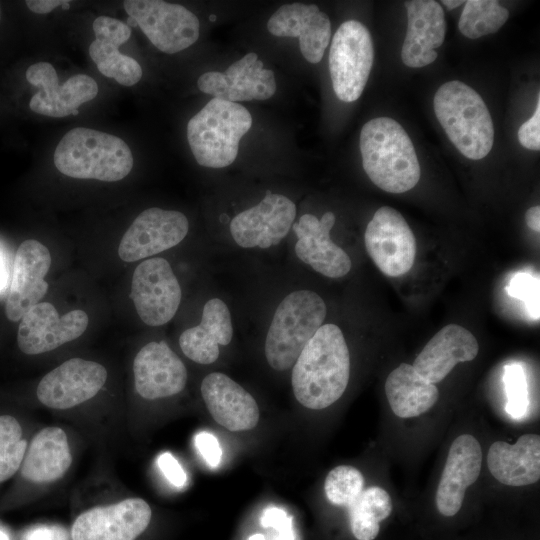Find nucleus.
Returning <instances> with one entry per match:
<instances>
[{
	"instance_id": "393cba45",
	"label": "nucleus",
	"mask_w": 540,
	"mask_h": 540,
	"mask_svg": "<svg viewBox=\"0 0 540 540\" xmlns=\"http://www.w3.org/2000/svg\"><path fill=\"white\" fill-rule=\"evenodd\" d=\"M479 344L466 328L449 324L439 330L414 360L413 367L430 383L442 381L460 362L475 359Z\"/></svg>"
},
{
	"instance_id": "6e6552de",
	"label": "nucleus",
	"mask_w": 540,
	"mask_h": 540,
	"mask_svg": "<svg viewBox=\"0 0 540 540\" xmlns=\"http://www.w3.org/2000/svg\"><path fill=\"white\" fill-rule=\"evenodd\" d=\"M123 7L150 42L168 54L180 52L199 37V20L182 5L161 0H126Z\"/></svg>"
},
{
	"instance_id": "c03bdc74",
	"label": "nucleus",
	"mask_w": 540,
	"mask_h": 540,
	"mask_svg": "<svg viewBox=\"0 0 540 540\" xmlns=\"http://www.w3.org/2000/svg\"><path fill=\"white\" fill-rule=\"evenodd\" d=\"M442 4H444L448 10H453L459 6H461L462 4H464L465 2L463 0H443L441 1Z\"/></svg>"
},
{
	"instance_id": "2f4dec72",
	"label": "nucleus",
	"mask_w": 540,
	"mask_h": 540,
	"mask_svg": "<svg viewBox=\"0 0 540 540\" xmlns=\"http://www.w3.org/2000/svg\"><path fill=\"white\" fill-rule=\"evenodd\" d=\"M464 4L458 28L469 39L496 33L509 17V11L498 1L468 0Z\"/></svg>"
},
{
	"instance_id": "72a5a7b5",
	"label": "nucleus",
	"mask_w": 540,
	"mask_h": 540,
	"mask_svg": "<svg viewBox=\"0 0 540 540\" xmlns=\"http://www.w3.org/2000/svg\"><path fill=\"white\" fill-rule=\"evenodd\" d=\"M363 485L364 478L358 469L340 465L328 473L324 490L333 505L349 507L363 491Z\"/></svg>"
},
{
	"instance_id": "f03ea898",
	"label": "nucleus",
	"mask_w": 540,
	"mask_h": 540,
	"mask_svg": "<svg viewBox=\"0 0 540 540\" xmlns=\"http://www.w3.org/2000/svg\"><path fill=\"white\" fill-rule=\"evenodd\" d=\"M360 152L364 171L386 192L404 193L420 179L414 145L403 127L392 118L377 117L364 124Z\"/></svg>"
},
{
	"instance_id": "6ab92c4d",
	"label": "nucleus",
	"mask_w": 540,
	"mask_h": 540,
	"mask_svg": "<svg viewBox=\"0 0 540 540\" xmlns=\"http://www.w3.org/2000/svg\"><path fill=\"white\" fill-rule=\"evenodd\" d=\"M335 220L332 212L324 213L321 219L304 214L292 225L298 238L295 244L297 257L316 272L330 278L343 277L352 267L348 254L330 238Z\"/></svg>"
},
{
	"instance_id": "cd10ccee",
	"label": "nucleus",
	"mask_w": 540,
	"mask_h": 540,
	"mask_svg": "<svg viewBox=\"0 0 540 540\" xmlns=\"http://www.w3.org/2000/svg\"><path fill=\"white\" fill-rule=\"evenodd\" d=\"M233 336L231 314L219 298H212L203 307L199 325L186 329L179 337L182 352L199 364H211L220 354L219 345H228Z\"/></svg>"
},
{
	"instance_id": "bb28decb",
	"label": "nucleus",
	"mask_w": 540,
	"mask_h": 540,
	"mask_svg": "<svg viewBox=\"0 0 540 540\" xmlns=\"http://www.w3.org/2000/svg\"><path fill=\"white\" fill-rule=\"evenodd\" d=\"M487 464L492 476L500 483L527 486L540 478V437L524 434L513 445L504 441L491 444Z\"/></svg>"
},
{
	"instance_id": "423d86ee",
	"label": "nucleus",
	"mask_w": 540,
	"mask_h": 540,
	"mask_svg": "<svg viewBox=\"0 0 540 540\" xmlns=\"http://www.w3.org/2000/svg\"><path fill=\"white\" fill-rule=\"evenodd\" d=\"M326 314V304L316 292L288 294L277 306L266 336L265 356L270 367L277 371L292 367Z\"/></svg>"
},
{
	"instance_id": "20e7f679",
	"label": "nucleus",
	"mask_w": 540,
	"mask_h": 540,
	"mask_svg": "<svg viewBox=\"0 0 540 540\" xmlns=\"http://www.w3.org/2000/svg\"><path fill=\"white\" fill-rule=\"evenodd\" d=\"M433 106L440 125L462 155L480 160L489 154L494 126L485 102L474 89L449 81L435 93Z\"/></svg>"
},
{
	"instance_id": "7ed1b4c3",
	"label": "nucleus",
	"mask_w": 540,
	"mask_h": 540,
	"mask_svg": "<svg viewBox=\"0 0 540 540\" xmlns=\"http://www.w3.org/2000/svg\"><path fill=\"white\" fill-rule=\"evenodd\" d=\"M53 160L66 176L105 182L125 178L133 167L132 152L123 139L84 127L71 129L62 137Z\"/></svg>"
},
{
	"instance_id": "f257e3e1",
	"label": "nucleus",
	"mask_w": 540,
	"mask_h": 540,
	"mask_svg": "<svg viewBox=\"0 0 540 540\" xmlns=\"http://www.w3.org/2000/svg\"><path fill=\"white\" fill-rule=\"evenodd\" d=\"M350 377V354L341 329L322 325L306 344L292 370V388L298 402L320 410L336 402Z\"/></svg>"
},
{
	"instance_id": "5701e85b",
	"label": "nucleus",
	"mask_w": 540,
	"mask_h": 540,
	"mask_svg": "<svg viewBox=\"0 0 540 540\" xmlns=\"http://www.w3.org/2000/svg\"><path fill=\"white\" fill-rule=\"evenodd\" d=\"M407 10V33L401 49L403 63L420 68L434 62L435 51L445 39L446 21L442 6L434 0H411L404 3Z\"/></svg>"
},
{
	"instance_id": "b1692460",
	"label": "nucleus",
	"mask_w": 540,
	"mask_h": 540,
	"mask_svg": "<svg viewBox=\"0 0 540 540\" xmlns=\"http://www.w3.org/2000/svg\"><path fill=\"white\" fill-rule=\"evenodd\" d=\"M201 394L213 419L226 429L246 431L257 425L260 414L255 399L226 374H208L201 383Z\"/></svg>"
},
{
	"instance_id": "7c9ffc66",
	"label": "nucleus",
	"mask_w": 540,
	"mask_h": 540,
	"mask_svg": "<svg viewBox=\"0 0 540 540\" xmlns=\"http://www.w3.org/2000/svg\"><path fill=\"white\" fill-rule=\"evenodd\" d=\"M350 527L358 540H374L380 530L379 523L392 511V500L384 489L372 486L348 507Z\"/></svg>"
},
{
	"instance_id": "4468645a",
	"label": "nucleus",
	"mask_w": 540,
	"mask_h": 540,
	"mask_svg": "<svg viewBox=\"0 0 540 540\" xmlns=\"http://www.w3.org/2000/svg\"><path fill=\"white\" fill-rule=\"evenodd\" d=\"M152 516L141 498H128L81 513L71 527L72 540H136L148 527Z\"/></svg>"
},
{
	"instance_id": "f704fd0d",
	"label": "nucleus",
	"mask_w": 540,
	"mask_h": 540,
	"mask_svg": "<svg viewBox=\"0 0 540 540\" xmlns=\"http://www.w3.org/2000/svg\"><path fill=\"white\" fill-rule=\"evenodd\" d=\"M504 386L507 395L506 411L520 419L527 413L529 405L528 385L523 367L518 364H508L504 367Z\"/></svg>"
},
{
	"instance_id": "a19ab883",
	"label": "nucleus",
	"mask_w": 540,
	"mask_h": 540,
	"mask_svg": "<svg viewBox=\"0 0 540 540\" xmlns=\"http://www.w3.org/2000/svg\"><path fill=\"white\" fill-rule=\"evenodd\" d=\"M66 0H28L27 7L35 13L46 14L64 4Z\"/></svg>"
},
{
	"instance_id": "37998d69",
	"label": "nucleus",
	"mask_w": 540,
	"mask_h": 540,
	"mask_svg": "<svg viewBox=\"0 0 540 540\" xmlns=\"http://www.w3.org/2000/svg\"><path fill=\"white\" fill-rule=\"evenodd\" d=\"M525 221L527 226L536 231H540V206H532L526 211Z\"/></svg>"
},
{
	"instance_id": "c85d7f7f",
	"label": "nucleus",
	"mask_w": 540,
	"mask_h": 540,
	"mask_svg": "<svg viewBox=\"0 0 540 540\" xmlns=\"http://www.w3.org/2000/svg\"><path fill=\"white\" fill-rule=\"evenodd\" d=\"M71 463L66 433L59 427H46L33 437L27 448L21 475L32 483H51L62 478Z\"/></svg>"
},
{
	"instance_id": "a878e982",
	"label": "nucleus",
	"mask_w": 540,
	"mask_h": 540,
	"mask_svg": "<svg viewBox=\"0 0 540 540\" xmlns=\"http://www.w3.org/2000/svg\"><path fill=\"white\" fill-rule=\"evenodd\" d=\"M92 28L95 39L89 46V55L99 72L123 86L139 82L142 77L140 64L119 51V46L131 36L130 27L118 19L100 16L94 20Z\"/></svg>"
},
{
	"instance_id": "a18cd8bd",
	"label": "nucleus",
	"mask_w": 540,
	"mask_h": 540,
	"mask_svg": "<svg viewBox=\"0 0 540 540\" xmlns=\"http://www.w3.org/2000/svg\"><path fill=\"white\" fill-rule=\"evenodd\" d=\"M248 540H266V539L261 534H255V535L250 536Z\"/></svg>"
},
{
	"instance_id": "4c0bfd02",
	"label": "nucleus",
	"mask_w": 540,
	"mask_h": 540,
	"mask_svg": "<svg viewBox=\"0 0 540 540\" xmlns=\"http://www.w3.org/2000/svg\"><path fill=\"white\" fill-rule=\"evenodd\" d=\"M195 445L197 450L211 467L219 465L222 456V450L217 438L210 432L202 431L195 436Z\"/></svg>"
},
{
	"instance_id": "2eb2a0df",
	"label": "nucleus",
	"mask_w": 540,
	"mask_h": 540,
	"mask_svg": "<svg viewBox=\"0 0 540 540\" xmlns=\"http://www.w3.org/2000/svg\"><path fill=\"white\" fill-rule=\"evenodd\" d=\"M107 376L103 365L72 358L41 379L36 395L47 407L69 409L93 398L105 384Z\"/></svg>"
},
{
	"instance_id": "f8f14e48",
	"label": "nucleus",
	"mask_w": 540,
	"mask_h": 540,
	"mask_svg": "<svg viewBox=\"0 0 540 540\" xmlns=\"http://www.w3.org/2000/svg\"><path fill=\"white\" fill-rule=\"evenodd\" d=\"M187 217L157 207L142 211L124 233L118 255L122 261L142 260L179 244L187 235Z\"/></svg>"
},
{
	"instance_id": "79ce46f5",
	"label": "nucleus",
	"mask_w": 540,
	"mask_h": 540,
	"mask_svg": "<svg viewBox=\"0 0 540 540\" xmlns=\"http://www.w3.org/2000/svg\"><path fill=\"white\" fill-rule=\"evenodd\" d=\"M9 269L7 256L0 246V293L6 290L8 286Z\"/></svg>"
},
{
	"instance_id": "c9c22d12",
	"label": "nucleus",
	"mask_w": 540,
	"mask_h": 540,
	"mask_svg": "<svg viewBox=\"0 0 540 540\" xmlns=\"http://www.w3.org/2000/svg\"><path fill=\"white\" fill-rule=\"evenodd\" d=\"M508 294L521 299L533 319H539V278L528 273H518L506 287Z\"/></svg>"
},
{
	"instance_id": "c756f323",
	"label": "nucleus",
	"mask_w": 540,
	"mask_h": 540,
	"mask_svg": "<svg viewBox=\"0 0 540 540\" xmlns=\"http://www.w3.org/2000/svg\"><path fill=\"white\" fill-rule=\"evenodd\" d=\"M385 394L391 410L400 418L417 417L427 412L439 398L436 385L407 363L400 364L388 375Z\"/></svg>"
},
{
	"instance_id": "4be33fe9",
	"label": "nucleus",
	"mask_w": 540,
	"mask_h": 540,
	"mask_svg": "<svg viewBox=\"0 0 540 540\" xmlns=\"http://www.w3.org/2000/svg\"><path fill=\"white\" fill-rule=\"evenodd\" d=\"M268 31L278 37H297L303 57L318 63L331 37V23L326 13L314 4H285L269 18Z\"/></svg>"
},
{
	"instance_id": "9b49d317",
	"label": "nucleus",
	"mask_w": 540,
	"mask_h": 540,
	"mask_svg": "<svg viewBox=\"0 0 540 540\" xmlns=\"http://www.w3.org/2000/svg\"><path fill=\"white\" fill-rule=\"evenodd\" d=\"M26 79L38 88L29 102V108L48 117L77 115L79 106L93 100L98 94L96 81L85 74L74 75L59 85L56 70L49 62L30 65L26 70Z\"/></svg>"
},
{
	"instance_id": "de8ad7c7",
	"label": "nucleus",
	"mask_w": 540,
	"mask_h": 540,
	"mask_svg": "<svg viewBox=\"0 0 540 540\" xmlns=\"http://www.w3.org/2000/svg\"><path fill=\"white\" fill-rule=\"evenodd\" d=\"M215 18H216L215 16H210L211 21H213V19Z\"/></svg>"
},
{
	"instance_id": "58836bf2",
	"label": "nucleus",
	"mask_w": 540,
	"mask_h": 540,
	"mask_svg": "<svg viewBox=\"0 0 540 540\" xmlns=\"http://www.w3.org/2000/svg\"><path fill=\"white\" fill-rule=\"evenodd\" d=\"M157 465L166 479L175 487H183L187 482V475L177 461L169 452H164L157 458Z\"/></svg>"
},
{
	"instance_id": "39448f33",
	"label": "nucleus",
	"mask_w": 540,
	"mask_h": 540,
	"mask_svg": "<svg viewBox=\"0 0 540 540\" xmlns=\"http://www.w3.org/2000/svg\"><path fill=\"white\" fill-rule=\"evenodd\" d=\"M252 116L242 105L210 100L187 124V139L197 163L223 168L234 162L240 139L249 131Z\"/></svg>"
},
{
	"instance_id": "e433bc0d",
	"label": "nucleus",
	"mask_w": 540,
	"mask_h": 540,
	"mask_svg": "<svg viewBox=\"0 0 540 540\" xmlns=\"http://www.w3.org/2000/svg\"><path fill=\"white\" fill-rule=\"evenodd\" d=\"M520 144L530 150H540V98L533 116L523 123L518 130Z\"/></svg>"
},
{
	"instance_id": "1a4fd4ad",
	"label": "nucleus",
	"mask_w": 540,
	"mask_h": 540,
	"mask_svg": "<svg viewBox=\"0 0 540 540\" xmlns=\"http://www.w3.org/2000/svg\"><path fill=\"white\" fill-rule=\"evenodd\" d=\"M366 250L378 267L387 276L406 274L416 257V240L408 223L396 209L380 207L365 230Z\"/></svg>"
},
{
	"instance_id": "aec40b11",
	"label": "nucleus",
	"mask_w": 540,
	"mask_h": 540,
	"mask_svg": "<svg viewBox=\"0 0 540 540\" xmlns=\"http://www.w3.org/2000/svg\"><path fill=\"white\" fill-rule=\"evenodd\" d=\"M135 388L148 400L180 393L187 382V370L181 359L164 342H149L133 361Z\"/></svg>"
},
{
	"instance_id": "9d476101",
	"label": "nucleus",
	"mask_w": 540,
	"mask_h": 540,
	"mask_svg": "<svg viewBox=\"0 0 540 540\" xmlns=\"http://www.w3.org/2000/svg\"><path fill=\"white\" fill-rule=\"evenodd\" d=\"M181 296L180 284L166 259L150 258L136 267L130 297L145 324L161 326L168 323L179 308Z\"/></svg>"
},
{
	"instance_id": "dca6fc26",
	"label": "nucleus",
	"mask_w": 540,
	"mask_h": 540,
	"mask_svg": "<svg viewBox=\"0 0 540 540\" xmlns=\"http://www.w3.org/2000/svg\"><path fill=\"white\" fill-rule=\"evenodd\" d=\"M295 216L293 201L281 194L268 193L257 205L231 220L230 233L240 247L269 248L286 237Z\"/></svg>"
},
{
	"instance_id": "ea45409f",
	"label": "nucleus",
	"mask_w": 540,
	"mask_h": 540,
	"mask_svg": "<svg viewBox=\"0 0 540 540\" xmlns=\"http://www.w3.org/2000/svg\"><path fill=\"white\" fill-rule=\"evenodd\" d=\"M261 523L265 527L272 526L280 532V540H293L290 528V518L287 513L279 508L271 507L264 511Z\"/></svg>"
},
{
	"instance_id": "a211bd4d",
	"label": "nucleus",
	"mask_w": 540,
	"mask_h": 540,
	"mask_svg": "<svg viewBox=\"0 0 540 540\" xmlns=\"http://www.w3.org/2000/svg\"><path fill=\"white\" fill-rule=\"evenodd\" d=\"M51 262L50 251L41 242L28 239L19 245L5 305V314L10 321H19L45 296L48 283L44 278Z\"/></svg>"
},
{
	"instance_id": "09e8293b",
	"label": "nucleus",
	"mask_w": 540,
	"mask_h": 540,
	"mask_svg": "<svg viewBox=\"0 0 540 540\" xmlns=\"http://www.w3.org/2000/svg\"><path fill=\"white\" fill-rule=\"evenodd\" d=\"M0 20H1V5H0Z\"/></svg>"
},
{
	"instance_id": "49530a36",
	"label": "nucleus",
	"mask_w": 540,
	"mask_h": 540,
	"mask_svg": "<svg viewBox=\"0 0 540 540\" xmlns=\"http://www.w3.org/2000/svg\"><path fill=\"white\" fill-rule=\"evenodd\" d=\"M127 25H128L129 27H130V26L136 27V26H137V23H136V21H135L134 19H132V18L129 17L128 20H127Z\"/></svg>"
},
{
	"instance_id": "0eeeda50",
	"label": "nucleus",
	"mask_w": 540,
	"mask_h": 540,
	"mask_svg": "<svg viewBox=\"0 0 540 540\" xmlns=\"http://www.w3.org/2000/svg\"><path fill=\"white\" fill-rule=\"evenodd\" d=\"M373 62L374 46L366 26L356 20L343 22L329 52V72L338 99L354 102L361 96Z\"/></svg>"
},
{
	"instance_id": "473e14b6",
	"label": "nucleus",
	"mask_w": 540,
	"mask_h": 540,
	"mask_svg": "<svg viewBox=\"0 0 540 540\" xmlns=\"http://www.w3.org/2000/svg\"><path fill=\"white\" fill-rule=\"evenodd\" d=\"M27 450L19 422L10 415H0V483L20 468Z\"/></svg>"
},
{
	"instance_id": "412c9836",
	"label": "nucleus",
	"mask_w": 540,
	"mask_h": 540,
	"mask_svg": "<svg viewBox=\"0 0 540 540\" xmlns=\"http://www.w3.org/2000/svg\"><path fill=\"white\" fill-rule=\"evenodd\" d=\"M482 451L478 440L462 434L452 442L436 491V506L446 517L460 510L465 492L479 477Z\"/></svg>"
},
{
	"instance_id": "ddd939ff",
	"label": "nucleus",
	"mask_w": 540,
	"mask_h": 540,
	"mask_svg": "<svg viewBox=\"0 0 540 540\" xmlns=\"http://www.w3.org/2000/svg\"><path fill=\"white\" fill-rule=\"evenodd\" d=\"M88 323V315L81 309L60 316L51 303L39 302L21 318L17 333L18 347L28 355L52 351L80 337Z\"/></svg>"
},
{
	"instance_id": "f3484780",
	"label": "nucleus",
	"mask_w": 540,
	"mask_h": 540,
	"mask_svg": "<svg viewBox=\"0 0 540 540\" xmlns=\"http://www.w3.org/2000/svg\"><path fill=\"white\" fill-rule=\"evenodd\" d=\"M198 88L213 98L235 102L266 100L276 92L272 70L265 69L256 53L246 54L225 72L211 71L197 80Z\"/></svg>"
}]
</instances>
